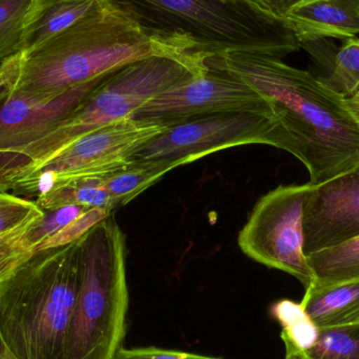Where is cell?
<instances>
[{"instance_id": "cell-12", "label": "cell", "mask_w": 359, "mask_h": 359, "mask_svg": "<svg viewBox=\"0 0 359 359\" xmlns=\"http://www.w3.org/2000/svg\"><path fill=\"white\" fill-rule=\"evenodd\" d=\"M304 226L307 257L359 236V165L312 185Z\"/></svg>"}, {"instance_id": "cell-14", "label": "cell", "mask_w": 359, "mask_h": 359, "mask_svg": "<svg viewBox=\"0 0 359 359\" xmlns=\"http://www.w3.org/2000/svg\"><path fill=\"white\" fill-rule=\"evenodd\" d=\"M109 6L107 0H32L21 52L36 48L86 17L107 10Z\"/></svg>"}, {"instance_id": "cell-29", "label": "cell", "mask_w": 359, "mask_h": 359, "mask_svg": "<svg viewBox=\"0 0 359 359\" xmlns=\"http://www.w3.org/2000/svg\"><path fill=\"white\" fill-rule=\"evenodd\" d=\"M250 1L266 14L285 22L287 13L297 4V0H250Z\"/></svg>"}, {"instance_id": "cell-18", "label": "cell", "mask_w": 359, "mask_h": 359, "mask_svg": "<svg viewBox=\"0 0 359 359\" xmlns=\"http://www.w3.org/2000/svg\"><path fill=\"white\" fill-rule=\"evenodd\" d=\"M307 257L316 278L312 285L329 286L359 278V236Z\"/></svg>"}, {"instance_id": "cell-1", "label": "cell", "mask_w": 359, "mask_h": 359, "mask_svg": "<svg viewBox=\"0 0 359 359\" xmlns=\"http://www.w3.org/2000/svg\"><path fill=\"white\" fill-rule=\"evenodd\" d=\"M206 60L278 105L292 140V156L307 168L310 184L328 181L359 165V121L347 98L322 78L259 53H227Z\"/></svg>"}, {"instance_id": "cell-23", "label": "cell", "mask_w": 359, "mask_h": 359, "mask_svg": "<svg viewBox=\"0 0 359 359\" xmlns=\"http://www.w3.org/2000/svg\"><path fill=\"white\" fill-rule=\"evenodd\" d=\"M42 215L43 210L36 205L35 201L0 192V236L29 225Z\"/></svg>"}, {"instance_id": "cell-5", "label": "cell", "mask_w": 359, "mask_h": 359, "mask_svg": "<svg viewBox=\"0 0 359 359\" xmlns=\"http://www.w3.org/2000/svg\"><path fill=\"white\" fill-rule=\"evenodd\" d=\"M204 60L191 55H153L116 69L52 132L0 160V192L12 190L78 139L133 118L145 103L202 71Z\"/></svg>"}, {"instance_id": "cell-16", "label": "cell", "mask_w": 359, "mask_h": 359, "mask_svg": "<svg viewBox=\"0 0 359 359\" xmlns=\"http://www.w3.org/2000/svg\"><path fill=\"white\" fill-rule=\"evenodd\" d=\"M35 203L42 210L69 205L86 209H107L111 212L116 210L113 198L104 187L103 179L98 178H78L61 182L37 196Z\"/></svg>"}, {"instance_id": "cell-7", "label": "cell", "mask_w": 359, "mask_h": 359, "mask_svg": "<svg viewBox=\"0 0 359 359\" xmlns=\"http://www.w3.org/2000/svg\"><path fill=\"white\" fill-rule=\"evenodd\" d=\"M250 144L269 145L292 155V140L280 111L215 114L170 124L143 145L135 160L168 162L180 168L224 149Z\"/></svg>"}, {"instance_id": "cell-13", "label": "cell", "mask_w": 359, "mask_h": 359, "mask_svg": "<svg viewBox=\"0 0 359 359\" xmlns=\"http://www.w3.org/2000/svg\"><path fill=\"white\" fill-rule=\"evenodd\" d=\"M285 22L301 48L326 38L355 37L359 34V0H297Z\"/></svg>"}, {"instance_id": "cell-26", "label": "cell", "mask_w": 359, "mask_h": 359, "mask_svg": "<svg viewBox=\"0 0 359 359\" xmlns=\"http://www.w3.org/2000/svg\"><path fill=\"white\" fill-rule=\"evenodd\" d=\"M113 215L111 211L103 208H92L84 211L83 213L76 217L75 219L67 224L60 231L57 232L52 238L44 241L37 247L36 251L46 250V249L56 248V247L65 246L72 244L81 238L86 232L90 231L94 226L100 222L104 221Z\"/></svg>"}, {"instance_id": "cell-6", "label": "cell", "mask_w": 359, "mask_h": 359, "mask_svg": "<svg viewBox=\"0 0 359 359\" xmlns=\"http://www.w3.org/2000/svg\"><path fill=\"white\" fill-rule=\"evenodd\" d=\"M126 240L113 215L79 238V284L65 359H113L126 331Z\"/></svg>"}, {"instance_id": "cell-11", "label": "cell", "mask_w": 359, "mask_h": 359, "mask_svg": "<svg viewBox=\"0 0 359 359\" xmlns=\"http://www.w3.org/2000/svg\"><path fill=\"white\" fill-rule=\"evenodd\" d=\"M111 73L113 72L54 98L13 88L0 99V160L52 132Z\"/></svg>"}, {"instance_id": "cell-3", "label": "cell", "mask_w": 359, "mask_h": 359, "mask_svg": "<svg viewBox=\"0 0 359 359\" xmlns=\"http://www.w3.org/2000/svg\"><path fill=\"white\" fill-rule=\"evenodd\" d=\"M79 240L36 251L0 284V339L17 359H65Z\"/></svg>"}, {"instance_id": "cell-4", "label": "cell", "mask_w": 359, "mask_h": 359, "mask_svg": "<svg viewBox=\"0 0 359 359\" xmlns=\"http://www.w3.org/2000/svg\"><path fill=\"white\" fill-rule=\"evenodd\" d=\"M153 55H188L145 35L109 6L21 52L15 90L54 98Z\"/></svg>"}, {"instance_id": "cell-10", "label": "cell", "mask_w": 359, "mask_h": 359, "mask_svg": "<svg viewBox=\"0 0 359 359\" xmlns=\"http://www.w3.org/2000/svg\"><path fill=\"white\" fill-rule=\"evenodd\" d=\"M196 75L145 103L133 119L175 124L215 114H280L273 100L209 62Z\"/></svg>"}, {"instance_id": "cell-17", "label": "cell", "mask_w": 359, "mask_h": 359, "mask_svg": "<svg viewBox=\"0 0 359 359\" xmlns=\"http://www.w3.org/2000/svg\"><path fill=\"white\" fill-rule=\"evenodd\" d=\"M175 168L176 166L168 162L136 161L126 170L103 179V184L117 209L132 202Z\"/></svg>"}, {"instance_id": "cell-2", "label": "cell", "mask_w": 359, "mask_h": 359, "mask_svg": "<svg viewBox=\"0 0 359 359\" xmlns=\"http://www.w3.org/2000/svg\"><path fill=\"white\" fill-rule=\"evenodd\" d=\"M145 35L207 58L252 52L284 58L301 48L284 21L250 0H107Z\"/></svg>"}, {"instance_id": "cell-30", "label": "cell", "mask_w": 359, "mask_h": 359, "mask_svg": "<svg viewBox=\"0 0 359 359\" xmlns=\"http://www.w3.org/2000/svg\"><path fill=\"white\" fill-rule=\"evenodd\" d=\"M347 105L354 117L359 121V92L354 96L347 98Z\"/></svg>"}, {"instance_id": "cell-20", "label": "cell", "mask_w": 359, "mask_h": 359, "mask_svg": "<svg viewBox=\"0 0 359 359\" xmlns=\"http://www.w3.org/2000/svg\"><path fill=\"white\" fill-rule=\"evenodd\" d=\"M270 314L282 326L280 337L285 346L306 350L318 339L320 328L309 318L302 303L280 299L270 307Z\"/></svg>"}, {"instance_id": "cell-8", "label": "cell", "mask_w": 359, "mask_h": 359, "mask_svg": "<svg viewBox=\"0 0 359 359\" xmlns=\"http://www.w3.org/2000/svg\"><path fill=\"white\" fill-rule=\"evenodd\" d=\"M170 126L130 118L94 130L16 184L13 194L37 198L67 180L111 177L133 165L137 151Z\"/></svg>"}, {"instance_id": "cell-9", "label": "cell", "mask_w": 359, "mask_h": 359, "mask_svg": "<svg viewBox=\"0 0 359 359\" xmlns=\"http://www.w3.org/2000/svg\"><path fill=\"white\" fill-rule=\"evenodd\" d=\"M312 185H280L264 194L243 226L238 245L249 259L294 276L305 289L316 282L305 253V206Z\"/></svg>"}, {"instance_id": "cell-25", "label": "cell", "mask_w": 359, "mask_h": 359, "mask_svg": "<svg viewBox=\"0 0 359 359\" xmlns=\"http://www.w3.org/2000/svg\"><path fill=\"white\" fill-rule=\"evenodd\" d=\"M29 225L0 236V284L33 255L27 240Z\"/></svg>"}, {"instance_id": "cell-15", "label": "cell", "mask_w": 359, "mask_h": 359, "mask_svg": "<svg viewBox=\"0 0 359 359\" xmlns=\"http://www.w3.org/2000/svg\"><path fill=\"white\" fill-rule=\"evenodd\" d=\"M301 303L318 328L359 325V278L329 286L311 285Z\"/></svg>"}, {"instance_id": "cell-22", "label": "cell", "mask_w": 359, "mask_h": 359, "mask_svg": "<svg viewBox=\"0 0 359 359\" xmlns=\"http://www.w3.org/2000/svg\"><path fill=\"white\" fill-rule=\"evenodd\" d=\"M32 0H0V62L21 52Z\"/></svg>"}, {"instance_id": "cell-19", "label": "cell", "mask_w": 359, "mask_h": 359, "mask_svg": "<svg viewBox=\"0 0 359 359\" xmlns=\"http://www.w3.org/2000/svg\"><path fill=\"white\" fill-rule=\"evenodd\" d=\"M286 348L285 359H359V325L320 328L309 349Z\"/></svg>"}, {"instance_id": "cell-24", "label": "cell", "mask_w": 359, "mask_h": 359, "mask_svg": "<svg viewBox=\"0 0 359 359\" xmlns=\"http://www.w3.org/2000/svg\"><path fill=\"white\" fill-rule=\"evenodd\" d=\"M86 210H88V209L81 206H75V205L50 209V210H43L42 217L37 221L33 222L27 228V243L33 249L34 252L44 241L52 238L65 226L71 223L73 219L79 217Z\"/></svg>"}, {"instance_id": "cell-21", "label": "cell", "mask_w": 359, "mask_h": 359, "mask_svg": "<svg viewBox=\"0 0 359 359\" xmlns=\"http://www.w3.org/2000/svg\"><path fill=\"white\" fill-rule=\"evenodd\" d=\"M323 81L345 98L359 92V38L351 37L339 48Z\"/></svg>"}, {"instance_id": "cell-31", "label": "cell", "mask_w": 359, "mask_h": 359, "mask_svg": "<svg viewBox=\"0 0 359 359\" xmlns=\"http://www.w3.org/2000/svg\"><path fill=\"white\" fill-rule=\"evenodd\" d=\"M0 359H17L8 351V348L4 346V344L2 343L1 339H0Z\"/></svg>"}, {"instance_id": "cell-27", "label": "cell", "mask_w": 359, "mask_h": 359, "mask_svg": "<svg viewBox=\"0 0 359 359\" xmlns=\"http://www.w3.org/2000/svg\"><path fill=\"white\" fill-rule=\"evenodd\" d=\"M113 359H225L212 358V356L200 355L189 352L176 351V350L160 349V348H136L126 349L121 347L118 350Z\"/></svg>"}, {"instance_id": "cell-28", "label": "cell", "mask_w": 359, "mask_h": 359, "mask_svg": "<svg viewBox=\"0 0 359 359\" xmlns=\"http://www.w3.org/2000/svg\"><path fill=\"white\" fill-rule=\"evenodd\" d=\"M20 59L21 52L0 62V99L15 88L20 67Z\"/></svg>"}]
</instances>
